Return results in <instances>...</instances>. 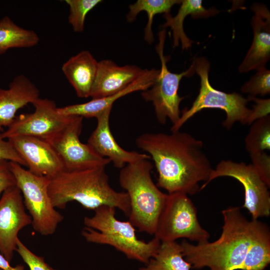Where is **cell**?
Masks as SVG:
<instances>
[{"instance_id": "6da1fadb", "label": "cell", "mask_w": 270, "mask_h": 270, "mask_svg": "<svg viewBox=\"0 0 270 270\" xmlns=\"http://www.w3.org/2000/svg\"><path fill=\"white\" fill-rule=\"evenodd\" d=\"M135 142L154 162L158 175L156 186L168 194H195L200 190L199 182H206L213 169L202 142L188 133L146 132Z\"/></svg>"}, {"instance_id": "7a4b0ae2", "label": "cell", "mask_w": 270, "mask_h": 270, "mask_svg": "<svg viewBox=\"0 0 270 270\" xmlns=\"http://www.w3.org/2000/svg\"><path fill=\"white\" fill-rule=\"evenodd\" d=\"M222 212L224 224L218 240L196 245L185 240L181 242L183 256L192 268L236 270L243 262L259 220H248L238 206L229 207Z\"/></svg>"}, {"instance_id": "3957f363", "label": "cell", "mask_w": 270, "mask_h": 270, "mask_svg": "<svg viewBox=\"0 0 270 270\" xmlns=\"http://www.w3.org/2000/svg\"><path fill=\"white\" fill-rule=\"evenodd\" d=\"M48 192L55 208L63 209L68 202L76 201L88 210L109 206L118 208L128 217L130 214L127 193L112 188L105 167L64 170L50 179Z\"/></svg>"}, {"instance_id": "277c9868", "label": "cell", "mask_w": 270, "mask_h": 270, "mask_svg": "<svg viewBox=\"0 0 270 270\" xmlns=\"http://www.w3.org/2000/svg\"><path fill=\"white\" fill-rule=\"evenodd\" d=\"M153 164L148 159L126 164L121 168L118 180L130 202L128 221L140 231L154 234L168 194L154 183Z\"/></svg>"}, {"instance_id": "5b68a950", "label": "cell", "mask_w": 270, "mask_h": 270, "mask_svg": "<svg viewBox=\"0 0 270 270\" xmlns=\"http://www.w3.org/2000/svg\"><path fill=\"white\" fill-rule=\"evenodd\" d=\"M116 208L102 206L91 217L86 216V226L82 234L89 242L108 244L128 258L146 264L156 254L160 241L154 237L148 242L136 236L134 226L129 221H121L115 216Z\"/></svg>"}, {"instance_id": "8992f818", "label": "cell", "mask_w": 270, "mask_h": 270, "mask_svg": "<svg viewBox=\"0 0 270 270\" xmlns=\"http://www.w3.org/2000/svg\"><path fill=\"white\" fill-rule=\"evenodd\" d=\"M192 62L195 72L200 78L199 93L191 107L182 110L178 120L172 124L171 132L180 130L186 121L204 108L224 111L226 118L222 124L227 130H230L236 122L247 124L251 112V109L246 106L248 100L236 92L226 93L214 88L208 79L210 64L206 58H194Z\"/></svg>"}, {"instance_id": "52a82bcc", "label": "cell", "mask_w": 270, "mask_h": 270, "mask_svg": "<svg viewBox=\"0 0 270 270\" xmlns=\"http://www.w3.org/2000/svg\"><path fill=\"white\" fill-rule=\"evenodd\" d=\"M10 166L31 217L33 228L44 236L52 234L64 216L52 202L48 192L50 178L36 176L16 162H10Z\"/></svg>"}, {"instance_id": "ba28073f", "label": "cell", "mask_w": 270, "mask_h": 270, "mask_svg": "<svg viewBox=\"0 0 270 270\" xmlns=\"http://www.w3.org/2000/svg\"><path fill=\"white\" fill-rule=\"evenodd\" d=\"M154 234L160 242L184 238L202 243L210 237L199 223L194 203L188 194L182 192L168 194Z\"/></svg>"}, {"instance_id": "9c48e42d", "label": "cell", "mask_w": 270, "mask_h": 270, "mask_svg": "<svg viewBox=\"0 0 270 270\" xmlns=\"http://www.w3.org/2000/svg\"><path fill=\"white\" fill-rule=\"evenodd\" d=\"M166 32L164 29L158 34V44L156 50L159 56L161 68L152 86L142 92L146 102H151L159 123L166 124L168 119L174 124L180 116V105L184 97L178 94L180 83L184 76L190 77L195 72L194 64L186 71L176 74L170 72L166 66L168 58L164 56V48Z\"/></svg>"}, {"instance_id": "30bf717a", "label": "cell", "mask_w": 270, "mask_h": 270, "mask_svg": "<svg viewBox=\"0 0 270 270\" xmlns=\"http://www.w3.org/2000/svg\"><path fill=\"white\" fill-rule=\"evenodd\" d=\"M235 178L243 186L244 201L242 208L252 216V220H258L270 214L269 188L262 180L251 164L222 160L211 172L208 180L200 188L204 189L210 182L218 177Z\"/></svg>"}, {"instance_id": "8fae6325", "label": "cell", "mask_w": 270, "mask_h": 270, "mask_svg": "<svg viewBox=\"0 0 270 270\" xmlns=\"http://www.w3.org/2000/svg\"><path fill=\"white\" fill-rule=\"evenodd\" d=\"M83 118L72 116L57 134L46 140L56 150L64 170L74 171L106 167L110 160L98 155L88 144L80 142Z\"/></svg>"}, {"instance_id": "7c38bea8", "label": "cell", "mask_w": 270, "mask_h": 270, "mask_svg": "<svg viewBox=\"0 0 270 270\" xmlns=\"http://www.w3.org/2000/svg\"><path fill=\"white\" fill-rule=\"evenodd\" d=\"M32 104L33 112L16 117L2 132L4 138L16 136H30L48 140L57 134L69 122L72 116L60 114L55 102L39 98Z\"/></svg>"}, {"instance_id": "4fadbf2b", "label": "cell", "mask_w": 270, "mask_h": 270, "mask_svg": "<svg viewBox=\"0 0 270 270\" xmlns=\"http://www.w3.org/2000/svg\"><path fill=\"white\" fill-rule=\"evenodd\" d=\"M25 209L21 191L16 186L2 193L0 198V252L9 262L16 251L18 232L32 224L31 217Z\"/></svg>"}, {"instance_id": "5bb4252c", "label": "cell", "mask_w": 270, "mask_h": 270, "mask_svg": "<svg viewBox=\"0 0 270 270\" xmlns=\"http://www.w3.org/2000/svg\"><path fill=\"white\" fill-rule=\"evenodd\" d=\"M7 140L32 173L50 179L64 170L60 156L46 140L30 136H16Z\"/></svg>"}, {"instance_id": "9a60e30c", "label": "cell", "mask_w": 270, "mask_h": 270, "mask_svg": "<svg viewBox=\"0 0 270 270\" xmlns=\"http://www.w3.org/2000/svg\"><path fill=\"white\" fill-rule=\"evenodd\" d=\"M111 111L112 110H106L96 118L97 125L88 138V144L98 155L110 160L116 168L121 169L128 164L149 160L150 156L148 154L126 150L118 144L110 129Z\"/></svg>"}, {"instance_id": "2e32d148", "label": "cell", "mask_w": 270, "mask_h": 270, "mask_svg": "<svg viewBox=\"0 0 270 270\" xmlns=\"http://www.w3.org/2000/svg\"><path fill=\"white\" fill-rule=\"evenodd\" d=\"M254 12L251 26L253 40L238 70L246 72L265 68L270 58V12L265 4L254 3L251 6Z\"/></svg>"}, {"instance_id": "e0dca14e", "label": "cell", "mask_w": 270, "mask_h": 270, "mask_svg": "<svg viewBox=\"0 0 270 270\" xmlns=\"http://www.w3.org/2000/svg\"><path fill=\"white\" fill-rule=\"evenodd\" d=\"M143 70L136 66H119L110 60L98 62L90 97L98 98L117 94L134 82Z\"/></svg>"}, {"instance_id": "ac0fdd59", "label": "cell", "mask_w": 270, "mask_h": 270, "mask_svg": "<svg viewBox=\"0 0 270 270\" xmlns=\"http://www.w3.org/2000/svg\"><path fill=\"white\" fill-rule=\"evenodd\" d=\"M159 70L156 69L144 70L142 74L134 82L117 94L106 97L92 98L84 103L58 108V112L64 116L96 118L106 110H112L114 103L122 96L134 92H142L150 88L155 82Z\"/></svg>"}, {"instance_id": "d6986e66", "label": "cell", "mask_w": 270, "mask_h": 270, "mask_svg": "<svg viewBox=\"0 0 270 270\" xmlns=\"http://www.w3.org/2000/svg\"><path fill=\"white\" fill-rule=\"evenodd\" d=\"M39 98L38 88L24 74L16 76L8 88H0V132L12 123L18 110Z\"/></svg>"}, {"instance_id": "ffe728a7", "label": "cell", "mask_w": 270, "mask_h": 270, "mask_svg": "<svg viewBox=\"0 0 270 270\" xmlns=\"http://www.w3.org/2000/svg\"><path fill=\"white\" fill-rule=\"evenodd\" d=\"M98 62L88 50H82L63 64L62 70L79 98L90 97Z\"/></svg>"}, {"instance_id": "44dd1931", "label": "cell", "mask_w": 270, "mask_h": 270, "mask_svg": "<svg viewBox=\"0 0 270 270\" xmlns=\"http://www.w3.org/2000/svg\"><path fill=\"white\" fill-rule=\"evenodd\" d=\"M220 11L214 8L208 10L202 5V0H181L180 6L176 16H172L170 13L164 14L166 20L163 24L164 28L170 27L172 32L173 47L182 44L183 50L191 47L192 41L186 34L184 30V22L186 17L191 15L194 18H207L216 14Z\"/></svg>"}, {"instance_id": "7402d4cb", "label": "cell", "mask_w": 270, "mask_h": 270, "mask_svg": "<svg viewBox=\"0 0 270 270\" xmlns=\"http://www.w3.org/2000/svg\"><path fill=\"white\" fill-rule=\"evenodd\" d=\"M270 263V231L259 221L250 246L236 270H264Z\"/></svg>"}, {"instance_id": "603a6c76", "label": "cell", "mask_w": 270, "mask_h": 270, "mask_svg": "<svg viewBox=\"0 0 270 270\" xmlns=\"http://www.w3.org/2000/svg\"><path fill=\"white\" fill-rule=\"evenodd\" d=\"M40 38L33 30L17 25L10 17L0 20V54L12 48H26L38 44Z\"/></svg>"}, {"instance_id": "cb8c5ba5", "label": "cell", "mask_w": 270, "mask_h": 270, "mask_svg": "<svg viewBox=\"0 0 270 270\" xmlns=\"http://www.w3.org/2000/svg\"><path fill=\"white\" fill-rule=\"evenodd\" d=\"M191 264L184 258L180 244L161 242L156 254L139 270H190Z\"/></svg>"}, {"instance_id": "d4e9b609", "label": "cell", "mask_w": 270, "mask_h": 270, "mask_svg": "<svg viewBox=\"0 0 270 270\" xmlns=\"http://www.w3.org/2000/svg\"><path fill=\"white\" fill-rule=\"evenodd\" d=\"M180 0H138L129 6L130 10L126 15L128 22H133L138 14L146 12L148 15V23L144 28V38L149 44L154 40L152 24L154 16L160 14H168L175 4H180Z\"/></svg>"}, {"instance_id": "484cf974", "label": "cell", "mask_w": 270, "mask_h": 270, "mask_svg": "<svg viewBox=\"0 0 270 270\" xmlns=\"http://www.w3.org/2000/svg\"><path fill=\"white\" fill-rule=\"evenodd\" d=\"M244 139L245 148L250 154L270 150V116L256 120L250 124Z\"/></svg>"}, {"instance_id": "4316f807", "label": "cell", "mask_w": 270, "mask_h": 270, "mask_svg": "<svg viewBox=\"0 0 270 270\" xmlns=\"http://www.w3.org/2000/svg\"><path fill=\"white\" fill-rule=\"evenodd\" d=\"M69 7L68 20L74 31H84V22L88 14L98 4L100 0H66Z\"/></svg>"}, {"instance_id": "83f0119b", "label": "cell", "mask_w": 270, "mask_h": 270, "mask_svg": "<svg viewBox=\"0 0 270 270\" xmlns=\"http://www.w3.org/2000/svg\"><path fill=\"white\" fill-rule=\"evenodd\" d=\"M241 91L247 94L248 100L257 96H264L270 93V70L266 68L257 70L249 80L241 88Z\"/></svg>"}, {"instance_id": "f1b7e54d", "label": "cell", "mask_w": 270, "mask_h": 270, "mask_svg": "<svg viewBox=\"0 0 270 270\" xmlns=\"http://www.w3.org/2000/svg\"><path fill=\"white\" fill-rule=\"evenodd\" d=\"M16 252L28 265L30 270H58L46 262L43 257L33 253L19 238L17 242Z\"/></svg>"}, {"instance_id": "f546056e", "label": "cell", "mask_w": 270, "mask_h": 270, "mask_svg": "<svg viewBox=\"0 0 270 270\" xmlns=\"http://www.w3.org/2000/svg\"><path fill=\"white\" fill-rule=\"evenodd\" d=\"M251 164L258 174L270 187V156L266 152L250 154Z\"/></svg>"}, {"instance_id": "4dcf8cb0", "label": "cell", "mask_w": 270, "mask_h": 270, "mask_svg": "<svg viewBox=\"0 0 270 270\" xmlns=\"http://www.w3.org/2000/svg\"><path fill=\"white\" fill-rule=\"evenodd\" d=\"M254 100L255 104L251 109L250 114L248 118L247 124L250 125L256 120L270 115V99L259 98L256 97L249 100Z\"/></svg>"}, {"instance_id": "1f68e13d", "label": "cell", "mask_w": 270, "mask_h": 270, "mask_svg": "<svg viewBox=\"0 0 270 270\" xmlns=\"http://www.w3.org/2000/svg\"><path fill=\"white\" fill-rule=\"evenodd\" d=\"M0 132V160L16 162L21 166H26L22 158L16 152L12 144L8 140H6Z\"/></svg>"}, {"instance_id": "d6a6232c", "label": "cell", "mask_w": 270, "mask_h": 270, "mask_svg": "<svg viewBox=\"0 0 270 270\" xmlns=\"http://www.w3.org/2000/svg\"><path fill=\"white\" fill-rule=\"evenodd\" d=\"M14 186H16V181L11 171L10 162L0 160V195Z\"/></svg>"}, {"instance_id": "836d02e7", "label": "cell", "mask_w": 270, "mask_h": 270, "mask_svg": "<svg viewBox=\"0 0 270 270\" xmlns=\"http://www.w3.org/2000/svg\"><path fill=\"white\" fill-rule=\"evenodd\" d=\"M4 256L0 252V269L2 270H24L23 265L18 264L14 267L10 266Z\"/></svg>"}, {"instance_id": "e575fe53", "label": "cell", "mask_w": 270, "mask_h": 270, "mask_svg": "<svg viewBox=\"0 0 270 270\" xmlns=\"http://www.w3.org/2000/svg\"><path fill=\"white\" fill-rule=\"evenodd\" d=\"M0 270H2L0 269Z\"/></svg>"}]
</instances>
